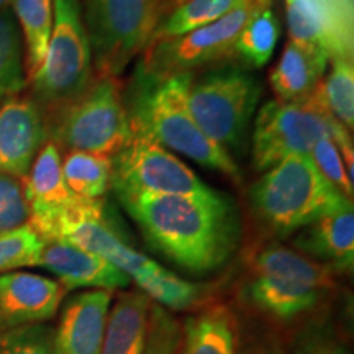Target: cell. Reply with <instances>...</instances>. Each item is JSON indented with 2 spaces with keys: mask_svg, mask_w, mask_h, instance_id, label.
Masks as SVG:
<instances>
[{
  "mask_svg": "<svg viewBox=\"0 0 354 354\" xmlns=\"http://www.w3.org/2000/svg\"><path fill=\"white\" fill-rule=\"evenodd\" d=\"M246 2L248 0H187L183 6L176 7L171 15L156 26L151 41L158 38L179 37L214 24Z\"/></svg>",
  "mask_w": 354,
  "mask_h": 354,
  "instance_id": "cell-26",
  "label": "cell"
},
{
  "mask_svg": "<svg viewBox=\"0 0 354 354\" xmlns=\"http://www.w3.org/2000/svg\"><path fill=\"white\" fill-rule=\"evenodd\" d=\"M261 0H248L223 19L194 32L153 39L145 50L143 76L166 79L234 57V39Z\"/></svg>",
  "mask_w": 354,
  "mask_h": 354,
  "instance_id": "cell-11",
  "label": "cell"
},
{
  "mask_svg": "<svg viewBox=\"0 0 354 354\" xmlns=\"http://www.w3.org/2000/svg\"><path fill=\"white\" fill-rule=\"evenodd\" d=\"M158 17L159 0H88L87 35L100 76H118L148 48Z\"/></svg>",
  "mask_w": 354,
  "mask_h": 354,
  "instance_id": "cell-8",
  "label": "cell"
},
{
  "mask_svg": "<svg viewBox=\"0 0 354 354\" xmlns=\"http://www.w3.org/2000/svg\"><path fill=\"white\" fill-rule=\"evenodd\" d=\"M261 92L253 74L240 68H220L190 79L187 102L201 130L232 153L241 149Z\"/></svg>",
  "mask_w": 354,
  "mask_h": 354,
  "instance_id": "cell-5",
  "label": "cell"
},
{
  "mask_svg": "<svg viewBox=\"0 0 354 354\" xmlns=\"http://www.w3.org/2000/svg\"><path fill=\"white\" fill-rule=\"evenodd\" d=\"M287 354H353L333 325L310 322L295 331Z\"/></svg>",
  "mask_w": 354,
  "mask_h": 354,
  "instance_id": "cell-31",
  "label": "cell"
},
{
  "mask_svg": "<svg viewBox=\"0 0 354 354\" xmlns=\"http://www.w3.org/2000/svg\"><path fill=\"white\" fill-rule=\"evenodd\" d=\"M323 97L330 113L344 128L354 125V64L351 55L333 56V68L322 81Z\"/></svg>",
  "mask_w": 354,
  "mask_h": 354,
  "instance_id": "cell-29",
  "label": "cell"
},
{
  "mask_svg": "<svg viewBox=\"0 0 354 354\" xmlns=\"http://www.w3.org/2000/svg\"><path fill=\"white\" fill-rule=\"evenodd\" d=\"M43 141L44 125L33 102L10 99L0 105V172L25 180Z\"/></svg>",
  "mask_w": 354,
  "mask_h": 354,
  "instance_id": "cell-15",
  "label": "cell"
},
{
  "mask_svg": "<svg viewBox=\"0 0 354 354\" xmlns=\"http://www.w3.org/2000/svg\"><path fill=\"white\" fill-rule=\"evenodd\" d=\"M236 346L234 318L223 305L201 310L184 323L180 354H236Z\"/></svg>",
  "mask_w": 354,
  "mask_h": 354,
  "instance_id": "cell-22",
  "label": "cell"
},
{
  "mask_svg": "<svg viewBox=\"0 0 354 354\" xmlns=\"http://www.w3.org/2000/svg\"><path fill=\"white\" fill-rule=\"evenodd\" d=\"M92 50L79 0H53V30L41 68L32 79L37 95L69 104L91 84Z\"/></svg>",
  "mask_w": 354,
  "mask_h": 354,
  "instance_id": "cell-9",
  "label": "cell"
},
{
  "mask_svg": "<svg viewBox=\"0 0 354 354\" xmlns=\"http://www.w3.org/2000/svg\"><path fill=\"white\" fill-rule=\"evenodd\" d=\"M236 354H287V351L271 336H259L245 346H236Z\"/></svg>",
  "mask_w": 354,
  "mask_h": 354,
  "instance_id": "cell-36",
  "label": "cell"
},
{
  "mask_svg": "<svg viewBox=\"0 0 354 354\" xmlns=\"http://www.w3.org/2000/svg\"><path fill=\"white\" fill-rule=\"evenodd\" d=\"M112 161L102 154L71 151L63 162V176L71 192L82 201H100L110 187Z\"/></svg>",
  "mask_w": 354,
  "mask_h": 354,
  "instance_id": "cell-25",
  "label": "cell"
},
{
  "mask_svg": "<svg viewBox=\"0 0 354 354\" xmlns=\"http://www.w3.org/2000/svg\"><path fill=\"white\" fill-rule=\"evenodd\" d=\"M13 0H0V10H6L8 6H12Z\"/></svg>",
  "mask_w": 354,
  "mask_h": 354,
  "instance_id": "cell-37",
  "label": "cell"
},
{
  "mask_svg": "<svg viewBox=\"0 0 354 354\" xmlns=\"http://www.w3.org/2000/svg\"><path fill=\"white\" fill-rule=\"evenodd\" d=\"M30 210L24 185L15 177L0 172V233L28 223Z\"/></svg>",
  "mask_w": 354,
  "mask_h": 354,
  "instance_id": "cell-35",
  "label": "cell"
},
{
  "mask_svg": "<svg viewBox=\"0 0 354 354\" xmlns=\"http://www.w3.org/2000/svg\"><path fill=\"white\" fill-rule=\"evenodd\" d=\"M351 201L323 177L308 154H292L250 189L251 210L266 230L290 234Z\"/></svg>",
  "mask_w": 354,
  "mask_h": 354,
  "instance_id": "cell-3",
  "label": "cell"
},
{
  "mask_svg": "<svg viewBox=\"0 0 354 354\" xmlns=\"http://www.w3.org/2000/svg\"><path fill=\"white\" fill-rule=\"evenodd\" d=\"M185 2H187V0H172V6H174V8H176V7L183 6V3H185Z\"/></svg>",
  "mask_w": 354,
  "mask_h": 354,
  "instance_id": "cell-38",
  "label": "cell"
},
{
  "mask_svg": "<svg viewBox=\"0 0 354 354\" xmlns=\"http://www.w3.org/2000/svg\"><path fill=\"white\" fill-rule=\"evenodd\" d=\"M63 295V286L51 277L25 271L0 274V333L51 320Z\"/></svg>",
  "mask_w": 354,
  "mask_h": 354,
  "instance_id": "cell-13",
  "label": "cell"
},
{
  "mask_svg": "<svg viewBox=\"0 0 354 354\" xmlns=\"http://www.w3.org/2000/svg\"><path fill=\"white\" fill-rule=\"evenodd\" d=\"M313 166L318 172L325 177L333 187L343 194L344 197L351 201L353 198V179L348 176L346 166H344L342 154H339L338 146L335 145L330 135L323 136L312 146L308 151Z\"/></svg>",
  "mask_w": 354,
  "mask_h": 354,
  "instance_id": "cell-33",
  "label": "cell"
},
{
  "mask_svg": "<svg viewBox=\"0 0 354 354\" xmlns=\"http://www.w3.org/2000/svg\"><path fill=\"white\" fill-rule=\"evenodd\" d=\"M25 84L24 46L13 12L0 10V105Z\"/></svg>",
  "mask_w": 354,
  "mask_h": 354,
  "instance_id": "cell-28",
  "label": "cell"
},
{
  "mask_svg": "<svg viewBox=\"0 0 354 354\" xmlns=\"http://www.w3.org/2000/svg\"><path fill=\"white\" fill-rule=\"evenodd\" d=\"M112 292L87 290L71 297L55 328L53 354H100Z\"/></svg>",
  "mask_w": 354,
  "mask_h": 354,
  "instance_id": "cell-16",
  "label": "cell"
},
{
  "mask_svg": "<svg viewBox=\"0 0 354 354\" xmlns=\"http://www.w3.org/2000/svg\"><path fill=\"white\" fill-rule=\"evenodd\" d=\"M183 328L172 313L161 305L151 304L143 354H180Z\"/></svg>",
  "mask_w": 354,
  "mask_h": 354,
  "instance_id": "cell-32",
  "label": "cell"
},
{
  "mask_svg": "<svg viewBox=\"0 0 354 354\" xmlns=\"http://www.w3.org/2000/svg\"><path fill=\"white\" fill-rule=\"evenodd\" d=\"M281 25L269 0H261L234 39V57L251 68H263L276 50Z\"/></svg>",
  "mask_w": 354,
  "mask_h": 354,
  "instance_id": "cell-23",
  "label": "cell"
},
{
  "mask_svg": "<svg viewBox=\"0 0 354 354\" xmlns=\"http://www.w3.org/2000/svg\"><path fill=\"white\" fill-rule=\"evenodd\" d=\"M333 122L322 82L299 100L268 102L254 122V167L268 171L292 154H308L318 140L331 135Z\"/></svg>",
  "mask_w": 354,
  "mask_h": 354,
  "instance_id": "cell-6",
  "label": "cell"
},
{
  "mask_svg": "<svg viewBox=\"0 0 354 354\" xmlns=\"http://www.w3.org/2000/svg\"><path fill=\"white\" fill-rule=\"evenodd\" d=\"M151 304L141 290L122 292L109 310L100 354H143Z\"/></svg>",
  "mask_w": 354,
  "mask_h": 354,
  "instance_id": "cell-21",
  "label": "cell"
},
{
  "mask_svg": "<svg viewBox=\"0 0 354 354\" xmlns=\"http://www.w3.org/2000/svg\"><path fill=\"white\" fill-rule=\"evenodd\" d=\"M13 13L19 20L25 41V68L35 77L46 56L53 30V0H13Z\"/></svg>",
  "mask_w": 354,
  "mask_h": 354,
  "instance_id": "cell-24",
  "label": "cell"
},
{
  "mask_svg": "<svg viewBox=\"0 0 354 354\" xmlns=\"http://www.w3.org/2000/svg\"><path fill=\"white\" fill-rule=\"evenodd\" d=\"M38 266L55 274L63 289L68 290L94 289L112 292L127 289L131 284V279L117 266L68 243H46Z\"/></svg>",
  "mask_w": 354,
  "mask_h": 354,
  "instance_id": "cell-17",
  "label": "cell"
},
{
  "mask_svg": "<svg viewBox=\"0 0 354 354\" xmlns=\"http://www.w3.org/2000/svg\"><path fill=\"white\" fill-rule=\"evenodd\" d=\"M56 135L71 151L110 158L120 151L131 140L133 130L115 77L100 76L66 104Z\"/></svg>",
  "mask_w": 354,
  "mask_h": 354,
  "instance_id": "cell-7",
  "label": "cell"
},
{
  "mask_svg": "<svg viewBox=\"0 0 354 354\" xmlns=\"http://www.w3.org/2000/svg\"><path fill=\"white\" fill-rule=\"evenodd\" d=\"M328 59L323 48L289 39L269 76L277 100L292 102L308 95L323 81Z\"/></svg>",
  "mask_w": 354,
  "mask_h": 354,
  "instance_id": "cell-20",
  "label": "cell"
},
{
  "mask_svg": "<svg viewBox=\"0 0 354 354\" xmlns=\"http://www.w3.org/2000/svg\"><path fill=\"white\" fill-rule=\"evenodd\" d=\"M110 161V187L120 202L141 196H201L212 190L187 165L143 133L133 131Z\"/></svg>",
  "mask_w": 354,
  "mask_h": 354,
  "instance_id": "cell-10",
  "label": "cell"
},
{
  "mask_svg": "<svg viewBox=\"0 0 354 354\" xmlns=\"http://www.w3.org/2000/svg\"><path fill=\"white\" fill-rule=\"evenodd\" d=\"M122 205L153 250L192 274L220 269L240 245L236 205L215 189L201 196H141Z\"/></svg>",
  "mask_w": 354,
  "mask_h": 354,
  "instance_id": "cell-1",
  "label": "cell"
},
{
  "mask_svg": "<svg viewBox=\"0 0 354 354\" xmlns=\"http://www.w3.org/2000/svg\"><path fill=\"white\" fill-rule=\"evenodd\" d=\"M138 289L154 304L169 310H187L201 299V287L176 276L162 266L156 264L148 272L133 277Z\"/></svg>",
  "mask_w": 354,
  "mask_h": 354,
  "instance_id": "cell-27",
  "label": "cell"
},
{
  "mask_svg": "<svg viewBox=\"0 0 354 354\" xmlns=\"http://www.w3.org/2000/svg\"><path fill=\"white\" fill-rule=\"evenodd\" d=\"M290 39L320 46L330 57L351 55V43L330 0H286Z\"/></svg>",
  "mask_w": 354,
  "mask_h": 354,
  "instance_id": "cell-19",
  "label": "cell"
},
{
  "mask_svg": "<svg viewBox=\"0 0 354 354\" xmlns=\"http://www.w3.org/2000/svg\"><path fill=\"white\" fill-rule=\"evenodd\" d=\"M44 243L59 241L94 253L133 279L158 263L133 250L105 212L100 201H79L55 220L43 236Z\"/></svg>",
  "mask_w": 354,
  "mask_h": 354,
  "instance_id": "cell-12",
  "label": "cell"
},
{
  "mask_svg": "<svg viewBox=\"0 0 354 354\" xmlns=\"http://www.w3.org/2000/svg\"><path fill=\"white\" fill-rule=\"evenodd\" d=\"M294 245L331 271L351 272L354 264L353 202L300 230Z\"/></svg>",
  "mask_w": 354,
  "mask_h": 354,
  "instance_id": "cell-18",
  "label": "cell"
},
{
  "mask_svg": "<svg viewBox=\"0 0 354 354\" xmlns=\"http://www.w3.org/2000/svg\"><path fill=\"white\" fill-rule=\"evenodd\" d=\"M333 271L286 246H268L253 258L245 295L277 322H294L322 304L333 289Z\"/></svg>",
  "mask_w": 354,
  "mask_h": 354,
  "instance_id": "cell-4",
  "label": "cell"
},
{
  "mask_svg": "<svg viewBox=\"0 0 354 354\" xmlns=\"http://www.w3.org/2000/svg\"><path fill=\"white\" fill-rule=\"evenodd\" d=\"M55 328L37 323L0 333V354H53Z\"/></svg>",
  "mask_w": 354,
  "mask_h": 354,
  "instance_id": "cell-34",
  "label": "cell"
},
{
  "mask_svg": "<svg viewBox=\"0 0 354 354\" xmlns=\"http://www.w3.org/2000/svg\"><path fill=\"white\" fill-rule=\"evenodd\" d=\"M21 185L30 210L28 223L41 238L57 216L82 201L66 185L63 161L55 143H46L39 149L32 169Z\"/></svg>",
  "mask_w": 354,
  "mask_h": 354,
  "instance_id": "cell-14",
  "label": "cell"
},
{
  "mask_svg": "<svg viewBox=\"0 0 354 354\" xmlns=\"http://www.w3.org/2000/svg\"><path fill=\"white\" fill-rule=\"evenodd\" d=\"M145 84L133 100L128 113L131 130L143 133L172 151L183 153L201 166L223 172L234 180L240 169L232 154L214 143L201 130L189 109L187 94L192 74H179L166 79L145 77Z\"/></svg>",
  "mask_w": 354,
  "mask_h": 354,
  "instance_id": "cell-2",
  "label": "cell"
},
{
  "mask_svg": "<svg viewBox=\"0 0 354 354\" xmlns=\"http://www.w3.org/2000/svg\"><path fill=\"white\" fill-rule=\"evenodd\" d=\"M44 245L30 223L0 233V274L38 266Z\"/></svg>",
  "mask_w": 354,
  "mask_h": 354,
  "instance_id": "cell-30",
  "label": "cell"
}]
</instances>
